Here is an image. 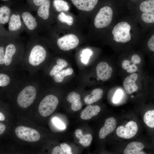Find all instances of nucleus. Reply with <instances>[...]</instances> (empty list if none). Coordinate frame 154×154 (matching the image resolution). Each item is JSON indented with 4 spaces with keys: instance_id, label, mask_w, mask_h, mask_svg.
<instances>
[{
    "instance_id": "nucleus-13",
    "label": "nucleus",
    "mask_w": 154,
    "mask_h": 154,
    "mask_svg": "<svg viewBox=\"0 0 154 154\" xmlns=\"http://www.w3.org/2000/svg\"><path fill=\"white\" fill-rule=\"evenodd\" d=\"M100 110V108L98 106L89 105L81 112L80 117L84 120L90 119L93 117L97 115Z\"/></svg>"
},
{
    "instance_id": "nucleus-22",
    "label": "nucleus",
    "mask_w": 154,
    "mask_h": 154,
    "mask_svg": "<svg viewBox=\"0 0 154 154\" xmlns=\"http://www.w3.org/2000/svg\"><path fill=\"white\" fill-rule=\"evenodd\" d=\"M16 51L15 46L13 44H9L6 46L5 52L4 64L9 65L11 62L13 57Z\"/></svg>"
},
{
    "instance_id": "nucleus-33",
    "label": "nucleus",
    "mask_w": 154,
    "mask_h": 154,
    "mask_svg": "<svg viewBox=\"0 0 154 154\" xmlns=\"http://www.w3.org/2000/svg\"><path fill=\"white\" fill-rule=\"evenodd\" d=\"M123 95V92L120 90H117L113 98V102L114 103H118L121 100Z\"/></svg>"
},
{
    "instance_id": "nucleus-30",
    "label": "nucleus",
    "mask_w": 154,
    "mask_h": 154,
    "mask_svg": "<svg viewBox=\"0 0 154 154\" xmlns=\"http://www.w3.org/2000/svg\"><path fill=\"white\" fill-rule=\"evenodd\" d=\"M92 53V51L89 49H86L84 50L80 55L82 62L84 64H87Z\"/></svg>"
},
{
    "instance_id": "nucleus-40",
    "label": "nucleus",
    "mask_w": 154,
    "mask_h": 154,
    "mask_svg": "<svg viewBox=\"0 0 154 154\" xmlns=\"http://www.w3.org/2000/svg\"><path fill=\"white\" fill-rule=\"evenodd\" d=\"M146 154V153L145 152L143 151H141L138 152L136 153V154Z\"/></svg>"
},
{
    "instance_id": "nucleus-1",
    "label": "nucleus",
    "mask_w": 154,
    "mask_h": 154,
    "mask_svg": "<svg viewBox=\"0 0 154 154\" xmlns=\"http://www.w3.org/2000/svg\"><path fill=\"white\" fill-rule=\"evenodd\" d=\"M125 12H115L110 7H102L96 15L94 21L95 27L99 29L109 27L115 18L119 19Z\"/></svg>"
},
{
    "instance_id": "nucleus-41",
    "label": "nucleus",
    "mask_w": 154,
    "mask_h": 154,
    "mask_svg": "<svg viewBox=\"0 0 154 154\" xmlns=\"http://www.w3.org/2000/svg\"><path fill=\"white\" fill-rule=\"evenodd\" d=\"M97 79V80H100V78L98 77Z\"/></svg>"
},
{
    "instance_id": "nucleus-14",
    "label": "nucleus",
    "mask_w": 154,
    "mask_h": 154,
    "mask_svg": "<svg viewBox=\"0 0 154 154\" xmlns=\"http://www.w3.org/2000/svg\"><path fill=\"white\" fill-rule=\"evenodd\" d=\"M80 99V95L74 92L70 93L67 97V101L71 104L72 110L74 112L80 110L82 107Z\"/></svg>"
},
{
    "instance_id": "nucleus-16",
    "label": "nucleus",
    "mask_w": 154,
    "mask_h": 154,
    "mask_svg": "<svg viewBox=\"0 0 154 154\" xmlns=\"http://www.w3.org/2000/svg\"><path fill=\"white\" fill-rule=\"evenodd\" d=\"M103 94V91L102 89L96 88L94 89L91 94L85 96L84 98V102L87 105H91L101 99Z\"/></svg>"
},
{
    "instance_id": "nucleus-4",
    "label": "nucleus",
    "mask_w": 154,
    "mask_h": 154,
    "mask_svg": "<svg viewBox=\"0 0 154 154\" xmlns=\"http://www.w3.org/2000/svg\"><path fill=\"white\" fill-rule=\"evenodd\" d=\"M129 14L138 23L144 34L147 31L154 28V11Z\"/></svg>"
},
{
    "instance_id": "nucleus-24",
    "label": "nucleus",
    "mask_w": 154,
    "mask_h": 154,
    "mask_svg": "<svg viewBox=\"0 0 154 154\" xmlns=\"http://www.w3.org/2000/svg\"><path fill=\"white\" fill-rule=\"evenodd\" d=\"M11 11L10 9L6 6H1L0 8V23L5 24L8 22L10 18Z\"/></svg>"
},
{
    "instance_id": "nucleus-36",
    "label": "nucleus",
    "mask_w": 154,
    "mask_h": 154,
    "mask_svg": "<svg viewBox=\"0 0 154 154\" xmlns=\"http://www.w3.org/2000/svg\"><path fill=\"white\" fill-rule=\"evenodd\" d=\"M51 154H63V153L61 148L59 146H57L53 149Z\"/></svg>"
},
{
    "instance_id": "nucleus-38",
    "label": "nucleus",
    "mask_w": 154,
    "mask_h": 154,
    "mask_svg": "<svg viewBox=\"0 0 154 154\" xmlns=\"http://www.w3.org/2000/svg\"><path fill=\"white\" fill-rule=\"evenodd\" d=\"M6 129L5 125L1 123H0V134L1 135L3 133Z\"/></svg>"
},
{
    "instance_id": "nucleus-9",
    "label": "nucleus",
    "mask_w": 154,
    "mask_h": 154,
    "mask_svg": "<svg viewBox=\"0 0 154 154\" xmlns=\"http://www.w3.org/2000/svg\"><path fill=\"white\" fill-rule=\"evenodd\" d=\"M96 70L98 77L103 81L107 80L110 78L113 71L112 68L104 62L99 63L96 66Z\"/></svg>"
},
{
    "instance_id": "nucleus-8",
    "label": "nucleus",
    "mask_w": 154,
    "mask_h": 154,
    "mask_svg": "<svg viewBox=\"0 0 154 154\" xmlns=\"http://www.w3.org/2000/svg\"><path fill=\"white\" fill-rule=\"evenodd\" d=\"M138 130V127L137 123L134 121H131L124 126L118 127L116 129V133L119 137L129 139L134 137Z\"/></svg>"
},
{
    "instance_id": "nucleus-7",
    "label": "nucleus",
    "mask_w": 154,
    "mask_h": 154,
    "mask_svg": "<svg viewBox=\"0 0 154 154\" xmlns=\"http://www.w3.org/2000/svg\"><path fill=\"white\" fill-rule=\"evenodd\" d=\"M79 43L78 37L73 34L65 35L58 39L57 45L61 50L68 51L76 47Z\"/></svg>"
},
{
    "instance_id": "nucleus-32",
    "label": "nucleus",
    "mask_w": 154,
    "mask_h": 154,
    "mask_svg": "<svg viewBox=\"0 0 154 154\" xmlns=\"http://www.w3.org/2000/svg\"><path fill=\"white\" fill-rule=\"evenodd\" d=\"M52 121L54 125L58 128L61 129H64L66 128V126L59 119L54 117L52 119Z\"/></svg>"
},
{
    "instance_id": "nucleus-23",
    "label": "nucleus",
    "mask_w": 154,
    "mask_h": 154,
    "mask_svg": "<svg viewBox=\"0 0 154 154\" xmlns=\"http://www.w3.org/2000/svg\"><path fill=\"white\" fill-rule=\"evenodd\" d=\"M56 62V64L53 67L49 72L51 76H54L68 65L66 60L62 58L58 59Z\"/></svg>"
},
{
    "instance_id": "nucleus-31",
    "label": "nucleus",
    "mask_w": 154,
    "mask_h": 154,
    "mask_svg": "<svg viewBox=\"0 0 154 154\" xmlns=\"http://www.w3.org/2000/svg\"><path fill=\"white\" fill-rule=\"evenodd\" d=\"M10 80L9 77L4 74H0V86L4 87L8 85L10 82Z\"/></svg>"
},
{
    "instance_id": "nucleus-3",
    "label": "nucleus",
    "mask_w": 154,
    "mask_h": 154,
    "mask_svg": "<svg viewBox=\"0 0 154 154\" xmlns=\"http://www.w3.org/2000/svg\"><path fill=\"white\" fill-rule=\"evenodd\" d=\"M36 96V90L34 86H29L24 88L19 93L17 98L19 106L26 108L33 102Z\"/></svg>"
},
{
    "instance_id": "nucleus-20",
    "label": "nucleus",
    "mask_w": 154,
    "mask_h": 154,
    "mask_svg": "<svg viewBox=\"0 0 154 154\" xmlns=\"http://www.w3.org/2000/svg\"><path fill=\"white\" fill-rule=\"evenodd\" d=\"M22 23L19 14H13L9 22L8 28L10 31H16L20 29Z\"/></svg>"
},
{
    "instance_id": "nucleus-5",
    "label": "nucleus",
    "mask_w": 154,
    "mask_h": 154,
    "mask_svg": "<svg viewBox=\"0 0 154 154\" xmlns=\"http://www.w3.org/2000/svg\"><path fill=\"white\" fill-rule=\"evenodd\" d=\"M15 132L19 138L28 142H36L38 141L40 138V134L37 131L27 127L18 126L15 129Z\"/></svg>"
},
{
    "instance_id": "nucleus-26",
    "label": "nucleus",
    "mask_w": 154,
    "mask_h": 154,
    "mask_svg": "<svg viewBox=\"0 0 154 154\" xmlns=\"http://www.w3.org/2000/svg\"><path fill=\"white\" fill-rule=\"evenodd\" d=\"M73 70L71 68L62 70L54 76V79L56 82H62L63 81L65 77L71 75L73 74Z\"/></svg>"
},
{
    "instance_id": "nucleus-42",
    "label": "nucleus",
    "mask_w": 154,
    "mask_h": 154,
    "mask_svg": "<svg viewBox=\"0 0 154 154\" xmlns=\"http://www.w3.org/2000/svg\"><path fill=\"white\" fill-rule=\"evenodd\" d=\"M2 0L3 1H7V0Z\"/></svg>"
},
{
    "instance_id": "nucleus-10",
    "label": "nucleus",
    "mask_w": 154,
    "mask_h": 154,
    "mask_svg": "<svg viewBox=\"0 0 154 154\" xmlns=\"http://www.w3.org/2000/svg\"><path fill=\"white\" fill-rule=\"evenodd\" d=\"M116 125L117 122L115 118L110 117L107 118L104 126L100 130L99 134L100 138L101 139H104L115 130Z\"/></svg>"
},
{
    "instance_id": "nucleus-12",
    "label": "nucleus",
    "mask_w": 154,
    "mask_h": 154,
    "mask_svg": "<svg viewBox=\"0 0 154 154\" xmlns=\"http://www.w3.org/2000/svg\"><path fill=\"white\" fill-rule=\"evenodd\" d=\"M71 1L78 9L88 11L93 9L98 1V0H71Z\"/></svg>"
},
{
    "instance_id": "nucleus-15",
    "label": "nucleus",
    "mask_w": 154,
    "mask_h": 154,
    "mask_svg": "<svg viewBox=\"0 0 154 154\" xmlns=\"http://www.w3.org/2000/svg\"><path fill=\"white\" fill-rule=\"evenodd\" d=\"M154 11V0H146L142 2L138 9L128 13L130 14L143 13H149Z\"/></svg>"
},
{
    "instance_id": "nucleus-21",
    "label": "nucleus",
    "mask_w": 154,
    "mask_h": 154,
    "mask_svg": "<svg viewBox=\"0 0 154 154\" xmlns=\"http://www.w3.org/2000/svg\"><path fill=\"white\" fill-rule=\"evenodd\" d=\"M50 0H45L39 6L37 11L38 16L44 20L48 19L49 16Z\"/></svg>"
},
{
    "instance_id": "nucleus-11",
    "label": "nucleus",
    "mask_w": 154,
    "mask_h": 154,
    "mask_svg": "<svg viewBox=\"0 0 154 154\" xmlns=\"http://www.w3.org/2000/svg\"><path fill=\"white\" fill-rule=\"evenodd\" d=\"M137 78V74L133 73L125 79L123 84L127 94H131L138 90V87L135 83Z\"/></svg>"
},
{
    "instance_id": "nucleus-6",
    "label": "nucleus",
    "mask_w": 154,
    "mask_h": 154,
    "mask_svg": "<svg viewBox=\"0 0 154 154\" xmlns=\"http://www.w3.org/2000/svg\"><path fill=\"white\" fill-rule=\"evenodd\" d=\"M46 55L45 49L42 46L36 45L32 48L29 57V64L34 66L39 65L44 60Z\"/></svg>"
},
{
    "instance_id": "nucleus-18",
    "label": "nucleus",
    "mask_w": 154,
    "mask_h": 154,
    "mask_svg": "<svg viewBox=\"0 0 154 154\" xmlns=\"http://www.w3.org/2000/svg\"><path fill=\"white\" fill-rule=\"evenodd\" d=\"M144 148L142 143L133 141L129 143L125 148L123 153L125 154H136L138 152L142 150Z\"/></svg>"
},
{
    "instance_id": "nucleus-25",
    "label": "nucleus",
    "mask_w": 154,
    "mask_h": 154,
    "mask_svg": "<svg viewBox=\"0 0 154 154\" xmlns=\"http://www.w3.org/2000/svg\"><path fill=\"white\" fill-rule=\"evenodd\" d=\"M143 121L149 128H154V109L148 110L145 114Z\"/></svg>"
},
{
    "instance_id": "nucleus-37",
    "label": "nucleus",
    "mask_w": 154,
    "mask_h": 154,
    "mask_svg": "<svg viewBox=\"0 0 154 154\" xmlns=\"http://www.w3.org/2000/svg\"><path fill=\"white\" fill-rule=\"evenodd\" d=\"M45 1V0H33V2L35 5L40 6Z\"/></svg>"
},
{
    "instance_id": "nucleus-34",
    "label": "nucleus",
    "mask_w": 154,
    "mask_h": 154,
    "mask_svg": "<svg viewBox=\"0 0 154 154\" xmlns=\"http://www.w3.org/2000/svg\"><path fill=\"white\" fill-rule=\"evenodd\" d=\"M60 146L63 154H73L70 147L66 143H62L60 144Z\"/></svg>"
},
{
    "instance_id": "nucleus-29",
    "label": "nucleus",
    "mask_w": 154,
    "mask_h": 154,
    "mask_svg": "<svg viewBox=\"0 0 154 154\" xmlns=\"http://www.w3.org/2000/svg\"><path fill=\"white\" fill-rule=\"evenodd\" d=\"M58 19L63 23H66L69 25H72L73 23V17L70 15H66L63 12L60 13L57 16Z\"/></svg>"
},
{
    "instance_id": "nucleus-35",
    "label": "nucleus",
    "mask_w": 154,
    "mask_h": 154,
    "mask_svg": "<svg viewBox=\"0 0 154 154\" xmlns=\"http://www.w3.org/2000/svg\"><path fill=\"white\" fill-rule=\"evenodd\" d=\"M5 50L3 47H0V64L3 65L4 64V57L5 55Z\"/></svg>"
},
{
    "instance_id": "nucleus-19",
    "label": "nucleus",
    "mask_w": 154,
    "mask_h": 154,
    "mask_svg": "<svg viewBox=\"0 0 154 154\" xmlns=\"http://www.w3.org/2000/svg\"><path fill=\"white\" fill-rule=\"evenodd\" d=\"M75 134L76 138L79 139V143L83 146L87 147L91 144L92 139V137L90 134L84 135L81 130L78 129L75 132Z\"/></svg>"
},
{
    "instance_id": "nucleus-2",
    "label": "nucleus",
    "mask_w": 154,
    "mask_h": 154,
    "mask_svg": "<svg viewBox=\"0 0 154 154\" xmlns=\"http://www.w3.org/2000/svg\"><path fill=\"white\" fill-rule=\"evenodd\" d=\"M58 103L57 97L53 95H48L44 97L40 102L38 110L42 116L46 117L52 114L56 110Z\"/></svg>"
},
{
    "instance_id": "nucleus-27",
    "label": "nucleus",
    "mask_w": 154,
    "mask_h": 154,
    "mask_svg": "<svg viewBox=\"0 0 154 154\" xmlns=\"http://www.w3.org/2000/svg\"><path fill=\"white\" fill-rule=\"evenodd\" d=\"M53 5L56 11L58 12L67 11L70 9L68 3L63 0H54Z\"/></svg>"
},
{
    "instance_id": "nucleus-17",
    "label": "nucleus",
    "mask_w": 154,
    "mask_h": 154,
    "mask_svg": "<svg viewBox=\"0 0 154 154\" xmlns=\"http://www.w3.org/2000/svg\"><path fill=\"white\" fill-rule=\"evenodd\" d=\"M22 17L24 24L29 30H32L37 27V24L35 17L29 12H24L22 15Z\"/></svg>"
},
{
    "instance_id": "nucleus-28",
    "label": "nucleus",
    "mask_w": 154,
    "mask_h": 154,
    "mask_svg": "<svg viewBox=\"0 0 154 154\" xmlns=\"http://www.w3.org/2000/svg\"><path fill=\"white\" fill-rule=\"evenodd\" d=\"M122 68L126 70L127 72L129 73H133L137 72L138 68L132 61L127 60H123L121 64Z\"/></svg>"
},
{
    "instance_id": "nucleus-39",
    "label": "nucleus",
    "mask_w": 154,
    "mask_h": 154,
    "mask_svg": "<svg viewBox=\"0 0 154 154\" xmlns=\"http://www.w3.org/2000/svg\"><path fill=\"white\" fill-rule=\"evenodd\" d=\"M5 119V117L3 114L1 112H0V121H3Z\"/></svg>"
}]
</instances>
